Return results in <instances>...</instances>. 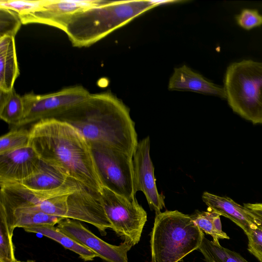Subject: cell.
Returning <instances> with one entry per match:
<instances>
[{
    "label": "cell",
    "instance_id": "d4e9b609",
    "mask_svg": "<svg viewBox=\"0 0 262 262\" xmlns=\"http://www.w3.org/2000/svg\"><path fill=\"white\" fill-rule=\"evenodd\" d=\"M21 24L17 13L0 7V37L5 35L15 37Z\"/></svg>",
    "mask_w": 262,
    "mask_h": 262
},
{
    "label": "cell",
    "instance_id": "8992f818",
    "mask_svg": "<svg viewBox=\"0 0 262 262\" xmlns=\"http://www.w3.org/2000/svg\"><path fill=\"white\" fill-rule=\"evenodd\" d=\"M90 145L103 187L129 200H136L133 157L110 146Z\"/></svg>",
    "mask_w": 262,
    "mask_h": 262
},
{
    "label": "cell",
    "instance_id": "9c48e42d",
    "mask_svg": "<svg viewBox=\"0 0 262 262\" xmlns=\"http://www.w3.org/2000/svg\"><path fill=\"white\" fill-rule=\"evenodd\" d=\"M57 227L106 262H128L127 253L132 247L125 242L118 246L108 244L97 236L79 221L70 219H63Z\"/></svg>",
    "mask_w": 262,
    "mask_h": 262
},
{
    "label": "cell",
    "instance_id": "277c9868",
    "mask_svg": "<svg viewBox=\"0 0 262 262\" xmlns=\"http://www.w3.org/2000/svg\"><path fill=\"white\" fill-rule=\"evenodd\" d=\"M204 236L189 215L178 210L156 213L150 233L151 262H179L199 249Z\"/></svg>",
    "mask_w": 262,
    "mask_h": 262
},
{
    "label": "cell",
    "instance_id": "30bf717a",
    "mask_svg": "<svg viewBox=\"0 0 262 262\" xmlns=\"http://www.w3.org/2000/svg\"><path fill=\"white\" fill-rule=\"evenodd\" d=\"M149 151L148 136L138 142L133 156L135 190L143 192L150 208L156 214L165 207L164 196L158 191Z\"/></svg>",
    "mask_w": 262,
    "mask_h": 262
},
{
    "label": "cell",
    "instance_id": "484cf974",
    "mask_svg": "<svg viewBox=\"0 0 262 262\" xmlns=\"http://www.w3.org/2000/svg\"><path fill=\"white\" fill-rule=\"evenodd\" d=\"M235 18L237 24L246 30L262 25V15L256 10L243 9Z\"/></svg>",
    "mask_w": 262,
    "mask_h": 262
},
{
    "label": "cell",
    "instance_id": "83f0119b",
    "mask_svg": "<svg viewBox=\"0 0 262 262\" xmlns=\"http://www.w3.org/2000/svg\"><path fill=\"white\" fill-rule=\"evenodd\" d=\"M246 208L250 210L262 220V203L244 204Z\"/></svg>",
    "mask_w": 262,
    "mask_h": 262
},
{
    "label": "cell",
    "instance_id": "8fae6325",
    "mask_svg": "<svg viewBox=\"0 0 262 262\" xmlns=\"http://www.w3.org/2000/svg\"><path fill=\"white\" fill-rule=\"evenodd\" d=\"M104 0H48L39 10L19 16L23 24H42L63 30L67 19L76 13L105 4Z\"/></svg>",
    "mask_w": 262,
    "mask_h": 262
},
{
    "label": "cell",
    "instance_id": "2e32d148",
    "mask_svg": "<svg viewBox=\"0 0 262 262\" xmlns=\"http://www.w3.org/2000/svg\"><path fill=\"white\" fill-rule=\"evenodd\" d=\"M14 36L0 37V92L8 93L14 89L19 72Z\"/></svg>",
    "mask_w": 262,
    "mask_h": 262
},
{
    "label": "cell",
    "instance_id": "6da1fadb",
    "mask_svg": "<svg viewBox=\"0 0 262 262\" xmlns=\"http://www.w3.org/2000/svg\"><path fill=\"white\" fill-rule=\"evenodd\" d=\"M29 145L40 159L83 186L101 193V181L90 143L73 126L53 118L34 123Z\"/></svg>",
    "mask_w": 262,
    "mask_h": 262
},
{
    "label": "cell",
    "instance_id": "f1b7e54d",
    "mask_svg": "<svg viewBox=\"0 0 262 262\" xmlns=\"http://www.w3.org/2000/svg\"><path fill=\"white\" fill-rule=\"evenodd\" d=\"M20 262H35L34 261H33V260H27V261H20Z\"/></svg>",
    "mask_w": 262,
    "mask_h": 262
},
{
    "label": "cell",
    "instance_id": "9a60e30c",
    "mask_svg": "<svg viewBox=\"0 0 262 262\" xmlns=\"http://www.w3.org/2000/svg\"><path fill=\"white\" fill-rule=\"evenodd\" d=\"M168 88L171 91H192L226 99L224 87L209 81L186 65L174 69L169 80Z\"/></svg>",
    "mask_w": 262,
    "mask_h": 262
},
{
    "label": "cell",
    "instance_id": "7a4b0ae2",
    "mask_svg": "<svg viewBox=\"0 0 262 262\" xmlns=\"http://www.w3.org/2000/svg\"><path fill=\"white\" fill-rule=\"evenodd\" d=\"M75 128L90 143L110 146L133 157L138 142L128 108L110 92L91 94L55 118Z\"/></svg>",
    "mask_w": 262,
    "mask_h": 262
},
{
    "label": "cell",
    "instance_id": "5b68a950",
    "mask_svg": "<svg viewBox=\"0 0 262 262\" xmlns=\"http://www.w3.org/2000/svg\"><path fill=\"white\" fill-rule=\"evenodd\" d=\"M224 83L232 111L253 124H262V62L245 59L231 63Z\"/></svg>",
    "mask_w": 262,
    "mask_h": 262
},
{
    "label": "cell",
    "instance_id": "5bb4252c",
    "mask_svg": "<svg viewBox=\"0 0 262 262\" xmlns=\"http://www.w3.org/2000/svg\"><path fill=\"white\" fill-rule=\"evenodd\" d=\"M16 182L30 190L42 192L56 191L81 185L59 168L42 160L37 172L26 179Z\"/></svg>",
    "mask_w": 262,
    "mask_h": 262
},
{
    "label": "cell",
    "instance_id": "ac0fdd59",
    "mask_svg": "<svg viewBox=\"0 0 262 262\" xmlns=\"http://www.w3.org/2000/svg\"><path fill=\"white\" fill-rule=\"evenodd\" d=\"M24 229L28 232L39 233L59 243L65 248L79 255L84 261H92L97 257L92 251L72 239L55 226H33L26 227Z\"/></svg>",
    "mask_w": 262,
    "mask_h": 262
},
{
    "label": "cell",
    "instance_id": "603a6c76",
    "mask_svg": "<svg viewBox=\"0 0 262 262\" xmlns=\"http://www.w3.org/2000/svg\"><path fill=\"white\" fill-rule=\"evenodd\" d=\"M13 234L10 232L6 221L0 217V262H15Z\"/></svg>",
    "mask_w": 262,
    "mask_h": 262
},
{
    "label": "cell",
    "instance_id": "d6986e66",
    "mask_svg": "<svg viewBox=\"0 0 262 262\" xmlns=\"http://www.w3.org/2000/svg\"><path fill=\"white\" fill-rule=\"evenodd\" d=\"M25 112L23 96L13 89L8 93L1 92L0 117L7 123L18 126Z\"/></svg>",
    "mask_w": 262,
    "mask_h": 262
},
{
    "label": "cell",
    "instance_id": "4fadbf2b",
    "mask_svg": "<svg viewBox=\"0 0 262 262\" xmlns=\"http://www.w3.org/2000/svg\"><path fill=\"white\" fill-rule=\"evenodd\" d=\"M202 200L209 209L230 219L242 228L246 234L262 224V220L255 213L230 198L204 192Z\"/></svg>",
    "mask_w": 262,
    "mask_h": 262
},
{
    "label": "cell",
    "instance_id": "4316f807",
    "mask_svg": "<svg viewBox=\"0 0 262 262\" xmlns=\"http://www.w3.org/2000/svg\"><path fill=\"white\" fill-rule=\"evenodd\" d=\"M248 250L260 262H262V224L254 228L246 234Z\"/></svg>",
    "mask_w": 262,
    "mask_h": 262
},
{
    "label": "cell",
    "instance_id": "f546056e",
    "mask_svg": "<svg viewBox=\"0 0 262 262\" xmlns=\"http://www.w3.org/2000/svg\"><path fill=\"white\" fill-rule=\"evenodd\" d=\"M15 262H20V261L16 260V261H15Z\"/></svg>",
    "mask_w": 262,
    "mask_h": 262
},
{
    "label": "cell",
    "instance_id": "cb8c5ba5",
    "mask_svg": "<svg viewBox=\"0 0 262 262\" xmlns=\"http://www.w3.org/2000/svg\"><path fill=\"white\" fill-rule=\"evenodd\" d=\"M48 1V0H0V7L11 10L20 16L39 10Z\"/></svg>",
    "mask_w": 262,
    "mask_h": 262
},
{
    "label": "cell",
    "instance_id": "44dd1931",
    "mask_svg": "<svg viewBox=\"0 0 262 262\" xmlns=\"http://www.w3.org/2000/svg\"><path fill=\"white\" fill-rule=\"evenodd\" d=\"M206 262H249L237 253L204 236L199 249Z\"/></svg>",
    "mask_w": 262,
    "mask_h": 262
},
{
    "label": "cell",
    "instance_id": "ba28073f",
    "mask_svg": "<svg viewBox=\"0 0 262 262\" xmlns=\"http://www.w3.org/2000/svg\"><path fill=\"white\" fill-rule=\"evenodd\" d=\"M90 94L81 85L45 95L26 94L23 96L24 115L16 128L42 119L56 118L85 100Z\"/></svg>",
    "mask_w": 262,
    "mask_h": 262
},
{
    "label": "cell",
    "instance_id": "ffe728a7",
    "mask_svg": "<svg viewBox=\"0 0 262 262\" xmlns=\"http://www.w3.org/2000/svg\"><path fill=\"white\" fill-rule=\"evenodd\" d=\"M221 215L210 209L208 211H196L190 216L198 227L205 233L211 235L213 242L219 243V239L230 237L223 231L220 219Z\"/></svg>",
    "mask_w": 262,
    "mask_h": 262
},
{
    "label": "cell",
    "instance_id": "7c38bea8",
    "mask_svg": "<svg viewBox=\"0 0 262 262\" xmlns=\"http://www.w3.org/2000/svg\"><path fill=\"white\" fill-rule=\"evenodd\" d=\"M41 160L31 146L0 155V182H19L37 172Z\"/></svg>",
    "mask_w": 262,
    "mask_h": 262
},
{
    "label": "cell",
    "instance_id": "3957f363",
    "mask_svg": "<svg viewBox=\"0 0 262 262\" xmlns=\"http://www.w3.org/2000/svg\"><path fill=\"white\" fill-rule=\"evenodd\" d=\"M168 1L107 2L76 13L66 20L63 31L74 47L91 46L146 11Z\"/></svg>",
    "mask_w": 262,
    "mask_h": 262
},
{
    "label": "cell",
    "instance_id": "52a82bcc",
    "mask_svg": "<svg viewBox=\"0 0 262 262\" xmlns=\"http://www.w3.org/2000/svg\"><path fill=\"white\" fill-rule=\"evenodd\" d=\"M102 204L112 228L131 247L140 241L147 213L137 200L132 201L103 187Z\"/></svg>",
    "mask_w": 262,
    "mask_h": 262
},
{
    "label": "cell",
    "instance_id": "7402d4cb",
    "mask_svg": "<svg viewBox=\"0 0 262 262\" xmlns=\"http://www.w3.org/2000/svg\"><path fill=\"white\" fill-rule=\"evenodd\" d=\"M15 128L1 137L0 155L29 146L30 129L23 127Z\"/></svg>",
    "mask_w": 262,
    "mask_h": 262
},
{
    "label": "cell",
    "instance_id": "e0dca14e",
    "mask_svg": "<svg viewBox=\"0 0 262 262\" xmlns=\"http://www.w3.org/2000/svg\"><path fill=\"white\" fill-rule=\"evenodd\" d=\"M0 217L6 221L10 232L12 234L16 227L24 228L43 225L54 226L64 219L30 207L17 208L7 213L0 212Z\"/></svg>",
    "mask_w": 262,
    "mask_h": 262
}]
</instances>
